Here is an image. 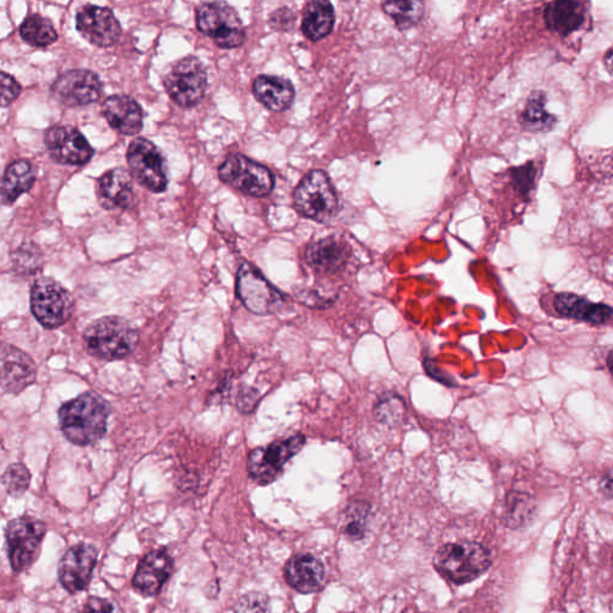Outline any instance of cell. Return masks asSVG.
Instances as JSON below:
<instances>
[{
	"instance_id": "obj_1",
	"label": "cell",
	"mask_w": 613,
	"mask_h": 613,
	"mask_svg": "<svg viewBox=\"0 0 613 613\" xmlns=\"http://www.w3.org/2000/svg\"><path fill=\"white\" fill-rule=\"evenodd\" d=\"M111 405L100 394L86 392L62 405L59 427L65 438L76 446H90L107 433Z\"/></svg>"
},
{
	"instance_id": "obj_2",
	"label": "cell",
	"mask_w": 613,
	"mask_h": 613,
	"mask_svg": "<svg viewBox=\"0 0 613 613\" xmlns=\"http://www.w3.org/2000/svg\"><path fill=\"white\" fill-rule=\"evenodd\" d=\"M138 343L139 333L135 327L115 315L93 321L83 335L88 354L105 361L124 360L135 352Z\"/></svg>"
},
{
	"instance_id": "obj_3",
	"label": "cell",
	"mask_w": 613,
	"mask_h": 613,
	"mask_svg": "<svg viewBox=\"0 0 613 613\" xmlns=\"http://www.w3.org/2000/svg\"><path fill=\"white\" fill-rule=\"evenodd\" d=\"M490 564L489 550L469 540L443 545L434 557V567L439 574L457 585L476 580L487 572Z\"/></svg>"
},
{
	"instance_id": "obj_4",
	"label": "cell",
	"mask_w": 613,
	"mask_h": 613,
	"mask_svg": "<svg viewBox=\"0 0 613 613\" xmlns=\"http://www.w3.org/2000/svg\"><path fill=\"white\" fill-rule=\"evenodd\" d=\"M294 208L303 217L318 223H327L337 215L339 199L330 176L314 169L307 173L294 194Z\"/></svg>"
},
{
	"instance_id": "obj_5",
	"label": "cell",
	"mask_w": 613,
	"mask_h": 613,
	"mask_svg": "<svg viewBox=\"0 0 613 613\" xmlns=\"http://www.w3.org/2000/svg\"><path fill=\"white\" fill-rule=\"evenodd\" d=\"M30 308L34 318L46 329L65 325L74 313V297L53 278L36 279L30 289Z\"/></svg>"
},
{
	"instance_id": "obj_6",
	"label": "cell",
	"mask_w": 613,
	"mask_h": 613,
	"mask_svg": "<svg viewBox=\"0 0 613 613\" xmlns=\"http://www.w3.org/2000/svg\"><path fill=\"white\" fill-rule=\"evenodd\" d=\"M197 26L200 32L214 40L224 50L240 47L246 39L244 23L227 3H203L197 9Z\"/></svg>"
},
{
	"instance_id": "obj_7",
	"label": "cell",
	"mask_w": 613,
	"mask_h": 613,
	"mask_svg": "<svg viewBox=\"0 0 613 613\" xmlns=\"http://www.w3.org/2000/svg\"><path fill=\"white\" fill-rule=\"evenodd\" d=\"M303 434H295L287 439L277 440L266 447H258L248 455L247 469L254 482L260 485L271 484L282 475L284 466L305 447Z\"/></svg>"
},
{
	"instance_id": "obj_8",
	"label": "cell",
	"mask_w": 613,
	"mask_h": 613,
	"mask_svg": "<svg viewBox=\"0 0 613 613\" xmlns=\"http://www.w3.org/2000/svg\"><path fill=\"white\" fill-rule=\"evenodd\" d=\"M236 293L242 305L257 315L275 314L287 303L282 291L267 281L263 273L250 263L240 266L236 277Z\"/></svg>"
},
{
	"instance_id": "obj_9",
	"label": "cell",
	"mask_w": 613,
	"mask_h": 613,
	"mask_svg": "<svg viewBox=\"0 0 613 613\" xmlns=\"http://www.w3.org/2000/svg\"><path fill=\"white\" fill-rule=\"evenodd\" d=\"M220 179L247 196L264 198L275 188V176L269 168L241 154L229 155L218 168Z\"/></svg>"
},
{
	"instance_id": "obj_10",
	"label": "cell",
	"mask_w": 613,
	"mask_h": 613,
	"mask_svg": "<svg viewBox=\"0 0 613 613\" xmlns=\"http://www.w3.org/2000/svg\"><path fill=\"white\" fill-rule=\"evenodd\" d=\"M46 531V525L32 517L10 521L6 527L5 538L9 561L14 572H24L36 561Z\"/></svg>"
},
{
	"instance_id": "obj_11",
	"label": "cell",
	"mask_w": 613,
	"mask_h": 613,
	"mask_svg": "<svg viewBox=\"0 0 613 613\" xmlns=\"http://www.w3.org/2000/svg\"><path fill=\"white\" fill-rule=\"evenodd\" d=\"M163 84L176 105L190 108L203 100L208 89V74L198 58L186 57L172 66Z\"/></svg>"
},
{
	"instance_id": "obj_12",
	"label": "cell",
	"mask_w": 613,
	"mask_h": 613,
	"mask_svg": "<svg viewBox=\"0 0 613 613\" xmlns=\"http://www.w3.org/2000/svg\"><path fill=\"white\" fill-rule=\"evenodd\" d=\"M131 174L139 184L154 193L165 192L168 174L165 159L159 148L147 138H136L127 150Z\"/></svg>"
},
{
	"instance_id": "obj_13",
	"label": "cell",
	"mask_w": 613,
	"mask_h": 613,
	"mask_svg": "<svg viewBox=\"0 0 613 613\" xmlns=\"http://www.w3.org/2000/svg\"><path fill=\"white\" fill-rule=\"evenodd\" d=\"M45 145L54 162L65 166H84L93 159L94 149L75 127L53 126L46 132Z\"/></svg>"
},
{
	"instance_id": "obj_14",
	"label": "cell",
	"mask_w": 613,
	"mask_h": 613,
	"mask_svg": "<svg viewBox=\"0 0 613 613\" xmlns=\"http://www.w3.org/2000/svg\"><path fill=\"white\" fill-rule=\"evenodd\" d=\"M54 99L68 107H82L99 101L100 77L89 70H70L60 75L52 86Z\"/></svg>"
},
{
	"instance_id": "obj_15",
	"label": "cell",
	"mask_w": 613,
	"mask_h": 613,
	"mask_svg": "<svg viewBox=\"0 0 613 613\" xmlns=\"http://www.w3.org/2000/svg\"><path fill=\"white\" fill-rule=\"evenodd\" d=\"M76 27L84 39L97 47H111L120 39L121 26L113 11L102 6L86 5L78 10Z\"/></svg>"
},
{
	"instance_id": "obj_16",
	"label": "cell",
	"mask_w": 613,
	"mask_h": 613,
	"mask_svg": "<svg viewBox=\"0 0 613 613\" xmlns=\"http://www.w3.org/2000/svg\"><path fill=\"white\" fill-rule=\"evenodd\" d=\"M97 563V550L88 544L72 546L60 560V584L70 594L80 593L89 586Z\"/></svg>"
},
{
	"instance_id": "obj_17",
	"label": "cell",
	"mask_w": 613,
	"mask_h": 613,
	"mask_svg": "<svg viewBox=\"0 0 613 613\" xmlns=\"http://www.w3.org/2000/svg\"><path fill=\"white\" fill-rule=\"evenodd\" d=\"M133 176L124 168H115L101 176L96 185L97 199L106 210H131L137 205Z\"/></svg>"
},
{
	"instance_id": "obj_18",
	"label": "cell",
	"mask_w": 613,
	"mask_h": 613,
	"mask_svg": "<svg viewBox=\"0 0 613 613\" xmlns=\"http://www.w3.org/2000/svg\"><path fill=\"white\" fill-rule=\"evenodd\" d=\"M2 388L9 394H20L36 380V364L33 358L11 344H3L2 355Z\"/></svg>"
},
{
	"instance_id": "obj_19",
	"label": "cell",
	"mask_w": 613,
	"mask_h": 613,
	"mask_svg": "<svg viewBox=\"0 0 613 613\" xmlns=\"http://www.w3.org/2000/svg\"><path fill=\"white\" fill-rule=\"evenodd\" d=\"M350 257L351 248L347 242L333 236L312 242L305 252L307 265L323 276L342 272L348 266Z\"/></svg>"
},
{
	"instance_id": "obj_20",
	"label": "cell",
	"mask_w": 613,
	"mask_h": 613,
	"mask_svg": "<svg viewBox=\"0 0 613 613\" xmlns=\"http://www.w3.org/2000/svg\"><path fill=\"white\" fill-rule=\"evenodd\" d=\"M173 558L166 549L149 552L139 563L133 587L144 597L157 596L171 578L173 573Z\"/></svg>"
},
{
	"instance_id": "obj_21",
	"label": "cell",
	"mask_w": 613,
	"mask_h": 613,
	"mask_svg": "<svg viewBox=\"0 0 613 613\" xmlns=\"http://www.w3.org/2000/svg\"><path fill=\"white\" fill-rule=\"evenodd\" d=\"M103 115L114 131L135 136L143 130L144 113L136 100L127 95H113L103 103Z\"/></svg>"
},
{
	"instance_id": "obj_22",
	"label": "cell",
	"mask_w": 613,
	"mask_h": 613,
	"mask_svg": "<svg viewBox=\"0 0 613 613\" xmlns=\"http://www.w3.org/2000/svg\"><path fill=\"white\" fill-rule=\"evenodd\" d=\"M323 562L311 555H297L285 567V579L297 592L303 594L320 590L325 581Z\"/></svg>"
},
{
	"instance_id": "obj_23",
	"label": "cell",
	"mask_w": 613,
	"mask_h": 613,
	"mask_svg": "<svg viewBox=\"0 0 613 613\" xmlns=\"http://www.w3.org/2000/svg\"><path fill=\"white\" fill-rule=\"evenodd\" d=\"M556 312L564 318L586 321L591 324H605L613 317V308L603 303H592L579 295L561 293L555 296Z\"/></svg>"
},
{
	"instance_id": "obj_24",
	"label": "cell",
	"mask_w": 613,
	"mask_h": 613,
	"mask_svg": "<svg viewBox=\"0 0 613 613\" xmlns=\"http://www.w3.org/2000/svg\"><path fill=\"white\" fill-rule=\"evenodd\" d=\"M256 99L272 112L287 111L295 101V87L287 78L262 75L253 83Z\"/></svg>"
},
{
	"instance_id": "obj_25",
	"label": "cell",
	"mask_w": 613,
	"mask_h": 613,
	"mask_svg": "<svg viewBox=\"0 0 613 613\" xmlns=\"http://www.w3.org/2000/svg\"><path fill=\"white\" fill-rule=\"evenodd\" d=\"M336 23L335 6L318 0L306 5L302 12L301 29L308 40L319 41L330 35Z\"/></svg>"
},
{
	"instance_id": "obj_26",
	"label": "cell",
	"mask_w": 613,
	"mask_h": 613,
	"mask_svg": "<svg viewBox=\"0 0 613 613\" xmlns=\"http://www.w3.org/2000/svg\"><path fill=\"white\" fill-rule=\"evenodd\" d=\"M585 22L584 5L575 2H554L545 10V23L552 32L566 36Z\"/></svg>"
},
{
	"instance_id": "obj_27",
	"label": "cell",
	"mask_w": 613,
	"mask_h": 613,
	"mask_svg": "<svg viewBox=\"0 0 613 613\" xmlns=\"http://www.w3.org/2000/svg\"><path fill=\"white\" fill-rule=\"evenodd\" d=\"M35 172L30 162L26 160L15 161L6 168L2 180V200L3 204L11 205L16 202L22 194L28 192L33 187Z\"/></svg>"
},
{
	"instance_id": "obj_28",
	"label": "cell",
	"mask_w": 613,
	"mask_h": 613,
	"mask_svg": "<svg viewBox=\"0 0 613 613\" xmlns=\"http://www.w3.org/2000/svg\"><path fill=\"white\" fill-rule=\"evenodd\" d=\"M21 38L33 47L51 46L58 40L53 23L40 15L28 16L20 27Z\"/></svg>"
},
{
	"instance_id": "obj_29",
	"label": "cell",
	"mask_w": 613,
	"mask_h": 613,
	"mask_svg": "<svg viewBox=\"0 0 613 613\" xmlns=\"http://www.w3.org/2000/svg\"><path fill=\"white\" fill-rule=\"evenodd\" d=\"M520 121L524 129L531 132L549 131L554 127L556 119L546 112L545 96L542 91H536L528 99Z\"/></svg>"
},
{
	"instance_id": "obj_30",
	"label": "cell",
	"mask_w": 613,
	"mask_h": 613,
	"mask_svg": "<svg viewBox=\"0 0 613 613\" xmlns=\"http://www.w3.org/2000/svg\"><path fill=\"white\" fill-rule=\"evenodd\" d=\"M536 512L537 505L532 496L512 493L507 497L506 525L511 528H523L530 525Z\"/></svg>"
},
{
	"instance_id": "obj_31",
	"label": "cell",
	"mask_w": 613,
	"mask_h": 613,
	"mask_svg": "<svg viewBox=\"0 0 613 613\" xmlns=\"http://www.w3.org/2000/svg\"><path fill=\"white\" fill-rule=\"evenodd\" d=\"M374 416L387 427H397L406 417V405L402 397L396 393L386 392L376 400Z\"/></svg>"
},
{
	"instance_id": "obj_32",
	"label": "cell",
	"mask_w": 613,
	"mask_h": 613,
	"mask_svg": "<svg viewBox=\"0 0 613 613\" xmlns=\"http://www.w3.org/2000/svg\"><path fill=\"white\" fill-rule=\"evenodd\" d=\"M386 15L390 16L400 30L415 27L426 12L423 2H387L382 5Z\"/></svg>"
},
{
	"instance_id": "obj_33",
	"label": "cell",
	"mask_w": 613,
	"mask_h": 613,
	"mask_svg": "<svg viewBox=\"0 0 613 613\" xmlns=\"http://www.w3.org/2000/svg\"><path fill=\"white\" fill-rule=\"evenodd\" d=\"M370 507L367 502H352L348 508L344 521V533L351 540H358L364 537L367 532Z\"/></svg>"
},
{
	"instance_id": "obj_34",
	"label": "cell",
	"mask_w": 613,
	"mask_h": 613,
	"mask_svg": "<svg viewBox=\"0 0 613 613\" xmlns=\"http://www.w3.org/2000/svg\"><path fill=\"white\" fill-rule=\"evenodd\" d=\"M30 472L21 463L8 466L3 475V484L12 497H21L26 494L30 484Z\"/></svg>"
},
{
	"instance_id": "obj_35",
	"label": "cell",
	"mask_w": 613,
	"mask_h": 613,
	"mask_svg": "<svg viewBox=\"0 0 613 613\" xmlns=\"http://www.w3.org/2000/svg\"><path fill=\"white\" fill-rule=\"evenodd\" d=\"M235 613H271L269 597L264 593L252 592L241 597L234 608Z\"/></svg>"
},
{
	"instance_id": "obj_36",
	"label": "cell",
	"mask_w": 613,
	"mask_h": 613,
	"mask_svg": "<svg viewBox=\"0 0 613 613\" xmlns=\"http://www.w3.org/2000/svg\"><path fill=\"white\" fill-rule=\"evenodd\" d=\"M18 250H20V248H18ZM14 264L18 271L26 273V275H33L41 266L40 253L36 250H30V248H27V250L21 248V250L17 252Z\"/></svg>"
},
{
	"instance_id": "obj_37",
	"label": "cell",
	"mask_w": 613,
	"mask_h": 613,
	"mask_svg": "<svg viewBox=\"0 0 613 613\" xmlns=\"http://www.w3.org/2000/svg\"><path fill=\"white\" fill-rule=\"evenodd\" d=\"M296 23V15L290 8L277 9L272 12L269 20L270 27L277 32H289Z\"/></svg>"
},
{
	"instance_id": "obj_38",
	"label": "cell",
	"mask_w": 613,
	"mask_h": 613,
	"mask_svg": "<svg viewBox=\"0 0 613 613\" xmlns=\"http://www.w3.org/2000/svg\"><path fill=\"white\" fill-rule=\"evenodd\" d=\"M21 84L14 77L2 72V106L8 107L21 94Z\"/></svg>"
},
{
	"instance_id": "obj_39",
	"label": "cell",
	"mask_w": 613,
	"mask_h": 613,
	"mask_svg": "<svg viewBox=\"0 0 613 613\" xmlns=\"http://www.w3.org/2000/svg\"><path fill=\"white\" fill-rule=\"evenodd\" d=\"M80 613H123V611L111 600L93 597L84 604Z\"/></svg>"
},
{
	"instance_id": "obj_40",
	"label": "cell",
	"mask_w": 613,
	"mask_h": 613,
	"mask_svg": "<svg viewBox=\"0 0 613 613\" xmlns=\"http://www.w3.org/2000/svg\"><path fill=\"white\" fill-rule=\"evenodd\" d=\"M514 185L521 193H527L530 190L534 178V168L532 165H527L515 169L512 174Z\"/></svg>"
},
{
	"instance_id": "obj_41",
	"label": "cell",
	"mask_w": 613,
	"mask_h": 613,
	"mask_svg": "<svg viewBox=\"0 0 613 613\" xmlns=\"http://www.w3.org/2000/svg\"><path fill=\"white\" fill-rule=\"evenodd\" d=\"M424 368H426V372L436 381L441 382V384L453 387L455 385L454 380L447 373L442 372V370L436 366V363L432 360V358H426L424 361Z\"/></svg>"
},
{
	"instance_id": "obj_42",
	"label": "cell",
	"mask_w": 613,
	"mask_h": 613,
	"mask_svg": "<svg viewBox=\"0 0 613 613\" xmlns=\"http://www.w3.org/2000/svg\"><path fill=\"white\" fill-rule=\"evenodd\" d=\"M260 400V394L253 388H246L244 392L239 394V409L244 412H252L256 409Z\"/></svg>"
},
{
	"instance_id": "obj_43",
	"label": "cell",
	"mask_w": 613,
	"mask_h": 613,
	"mask_svg": "<svg viewBox=\"0 0 613 613\" xmlns=\"http://www.w3.org/2000/svg\"><path fill=\"white\" fill-rule=\"evenodd\" d=\"M600 490H602L604 496L613 499V471L604 475L602 481H600Z\"/></svg>"
},
{
	"instance_id": "obj_44",
	"label": "cell",
	"mask_w": 613,
	"mask_h": 613,
	"mask_svg": "<svg viewBox=\"0 0 613 613\" xmlns=\"http://www.w3.org/2000/svg\"><path fill=\"white\" fill-rule=\"evenodd\" d=\"M604 63H605L606 69H608L610 74L613 76V48L608 53H606V56L604 58Z\"/></svg>"
},
{
	"instance_id": "obj_45",
	"label": "cell",
	"mask_w": 613,
	"mask_h": 613,
	"mask_svg": "<svg viewBox=\"0 0 613 613\" xmlns=\"http://www.w3.org/2000/svg\"><path fill=\"white\" fill-rule=\"evenodd\" d=\"M608 367L610 369V372L613 376V351L610 352V355L608 357Z\"/></svg>"
}]
</instances>
